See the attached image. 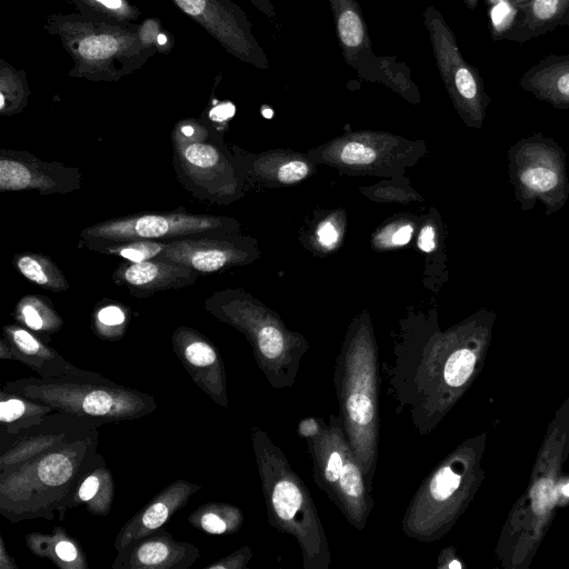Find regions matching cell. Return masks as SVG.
<instances>
[{"label": "cell", "instance_id": "1", "mask_svg": "<svg viewBox=\"0 0 569 569\" xmlns=\"http://www.w3.org/2000/svg\"><path fill=\"white\" fill-rule=\"evenodd\" d=\"M98 428L24 462L0 471V513L11 522L52 520L74 508L83 479L104 458L98 451Z\"/></svg>", "mask_w": 569, "mask_h": 569}, {"label": "cell", "instance_id": "2", "mask_svg": "<svg viewBox=\"0 0 569 569\" xmlns=\"http://www.w3.org/2000/svg\"><path fill=\"white\" fill-rule=\"evenodd\" d=\"M251 442L269 525L296 539L303 569H329V541L308 487L266 431L252 427Z\"/></svg>", "mask_w": 569, "mask_h": 569}, {"label": "cell", "instance_id": "3", "mask_svg": "<svg viewBox=\"0 0 569 569\" xmlns=\"http://www.w3.org/2000/svg\"><path fill=\"white\" fill-rule=\"evenodd\" d=\"M2 390L102 426L144 418L158 407L156 399L144 391L78 367L60 377H27L8 381Z\"/></svg>", "mask_w": 569, "mask_h": 569}, {"label": "cell", "instance_id": "4", "mask_svg": "<svg viewBox=\"0 0 569 569\" xmlns=\"http://www.w3.org/2000/svg\"><path fill=\"white\" fill-rule=\"evenodd\" d=\"M333 382L346 437L372 489L379 449L381 373L378 349L369 332L358 331L342 346Z\"/></svg>", "mask_w": 569, "mask_h": 569}, {"label": "cell", "instance_id": "5", "mask_svg": "<svg viewBox=\"0 0 569 569\" xmlns=\"http://www.w3.org/2000/svg\"><path fill=\"white\" fill-rule=\"evenodd\" d=\"M43 26L73 60L68 72L72 78L118 81L157 53L143 44L138 23L107 22L77 12L50 13L43 18Z\"/></svg>", "mask_w": 569, "mask_h": 569}, {"label": "cell", "instance_id": "6", "mask_svg": "<svg viewBox=\"0 0 569 569\" xmlns=\"http://www.w3.org/2000/svg\"><path fill=\"white\" fill-rule=\"evenodd\" d=\"M306 442L315 482L352 527L363 530L373 509L372 489L349 445L340 416L330 415L321 432Z\"/></svg>", "mask_w": 569, "mask_h": 569}, {"label": "cell", "instance_id": "7", "mask_svg": "<svg viewBox=\"0 0 569 569\" xmlns=\"http://www.w3.org/2000/svg\"><path fill=\"white\" fill-rule=\"evenodd\" d=\"M469 462L467 450L460 448L422 480L402 516L405 536L433 542L450 529L467 500Z\"/></svg>", "mask_w": 569, "mask_h": 569}, {"label": "cell", "instance_id": "8", "mask_svg": "<svg viewBox=\"0 0 569 569\" xmlns=\"http://www.w3.org/2000/svg\"><path fill=\"white\" fill-rule=\"evenodd\" d=\"M509 180L523 211L537 201L546 216L561 210L569 199L566 152L552 138L536 132L521 138L507 153Z\"/></svg>", "mask_w": 569, "mask_h": 569}, {"label": "cell", "instance_id": "9", "mask_svg": "<svg viewBox=\"0 0 569 569\" xmlns=\"http://www.w3.org/2000/svg\"><path fill=\"white\" fill-rule=\"evenodd\" d=\"M423 22L442 81L467 124L480 128L491 101L478 69L462 56L456 36L433 6L423 12Z\"/></svg>", "mask_w": 569, "mask_h": 569}, {"label": "cell", "instance_id": "10", "mask_svg": "<svg viewBox=\"0 0 569 569\" xmlns=\"http://www.w3.org/2000/svg\"><path fill=\"white\" fill-rule=\"evenodd\" d=\"M337 39L345 61L367 81L381 82L405 92L415 88L411 70L396 57H379L372 51L368 27L356 0H328Z\"/></svg>", "mask_w": 569, "mask_h": 569}, {"label": "cell", "instance_id": "11", "mask_svg": "<svg viewBox=\"0 0 569 569\" xmlns=\"http://www.w3.org/2000/svg\"><path fill=\"white\" fill-rule=\"evenodd\" d=\"M222 228V219L184 212L141 213L113 218L81 232L87 248L130 240L179 239L210 234Z\"/></svg>", "mask_w": 569, "mask_h": 569}, {"label": "cell", "instance_id": "12", "mask_svg": "<svg viewBox=\"0 0 569 569\" xmlns=\"http://www.w3.org/2000/svg\"><path fill=\"white\" fill-rule=\"evenodd\" d=\"M177 9L203 28L228 53L258 69L269 59L252 32L246 12L231 0H170Z\"/></svg>", "mask_w": 569, "mask_h": 569}, {"label": "cell", "instance_id": "13", "mask_svg": "<svg viewBox=\"0 0 569 569\" xmlns=\"http://www.w3.org/2000/svg\"><path fill=\"white\" fill-rule=\"evenodd\" d=\"M102 425L63 412H53L41 422L12 436L0 437V471L68 442Z\"/></svg>", "mask_w": 569, "mask_h": 569}, {"label": "cell", "instance_id": "14", "mask_svg": "<svg viewBox=\"0 0 569 569\" xmlns=\"http://www.w3.org/2000/svg\"><path fill=\"white\" fill-rule=\"evenodd\" d=\"M171 343L193 382L217 405L228 408L226 369L216 346L189 327L177 328Z\"/></svg>", "mask_w": 569, "mask_h": 569}, {"label": "cell", "instance_id": "15", "mask_svg": "<svg viewBox=\"0 0 569 569\" xmlns=\"http://www.w3.org/2000/svg\"><path fill=\"white\" fill-rule=\"evenodd\" d=\"M1 151L0 190L68 192L79 184V173L58 163H46L28 153Z\"/></svg>", "mask_w": 569, "mask_h": 569}, {"label": "cell", "instance_id": "16", "mask_svg": "<svg viewBox=\"0 0 569 569\" xmlns=\"http://www.w3.org/2000/svg\"><path fill=\"white\" fill-rule=\"evenodd\" d=\"M200 558L199 549L159 529L118 551L112 569H188Z\"/></svg>", "mask_w": 569, "mask_h": 569}, {"label": "cell", "instance_id": "17", "mask_svg": "<svg viewBox=\"0 0 569 569\" xmlns=\"http://www.w3.org/2000/svg\"><path fill=\"white\" fill-rule=\"evenodd\" d=\"M201 488V485L182 479L168 485L122 526L114 539V549L119 551L130 542L162 529Z\"/></svg>", "mask_w": 569, "mask_h": 569}, {"label": "cell", "instance_id": "18", "mask_svg": "<svg viewBox=\"0 0 569 569\" xmlns=\"http://www.w3.org/2000/svg\"><path fill=\"white\" fill-rule=\"evenodd\" d=\"M198 272L173 262L150 259L121 264L113 281L129 289L136 298H147L157 291L181 289L196 282Z\"/></svg>", "mask_w": 569, "mask_h": 569}, {"label": "cell", "instance_id": "19", "mask_svg": "<svg viewBox=\"0 0 569 569\" xmlns=\"http://www.w3.org/2000/svg\"><path fill=\"white\" fill-rule=\"evenodd\" d=\"M154 259L181 264L198 273H212L237 259V252L226 241L198 234L169 240L164 251Z\"/></svg>", "mask_w": 569, "mask_h": 569}, {"label": "cell", "instance_id": "20", "mask_svg": "<svg viewBox=\"0 0 569 569\" xmlns=\"http://www.w3.org/2000/svg\"><path fill=\"white\" fill-rule=\"evenodd\" d=\"M519 86L556 109H569V53L541 59L522 74Z\"/></svg>", "mask_w": 569, "mask_h": 569}, {"label": "cell", "instance_id": "21", "mask_svg": "<svg viewBox=\"0 0 569 569\" xmlns=\"http://www.w3.org/2000/svg\"><path fill=\"white\" fill-rule=\"evenodd\" d=\"M2 338L10 347L14 359L29 367L38 377H60L76 367L54 348L21 326H4Z\"/></svg>", "mask_w": 569, "mask_h": 569}, {"label": "cell", "instance_id": "22", "mask_svg": "<svg viewBox=\"0 0 569 569\" xmlns=\"http://www.w3.org/2000/svg\"><path fill=\"white\" fill-rule=\"evenodd\" d=\"M518 6L517 20L505 40L525 43L569 24V0H528Z\"/></svg>", "mask_w": 569, "mask_h": 569}, {"label": "cell", "instance_id": "23", "mask_svg": "<svg viewBox=\"0 0 569 569\" xmlns=\"http://www.w3.org/2000/svg\"><path fill=\"white\" fill-rule=\"evenodd\" d=\"M26 545L33 555L49 559L60 569L89 568L80 542L62 527H54L50 533L31 532L26 537Z\"/></svg>", "mask_w": 569, "mask_h": 569}, {"label": "cell", "instance_id": "24", "mask_svg": "<svg viewBox=\"0 0 569 569\" xmlns=\"http://www.w3.org/2000/svg\"><path fill=\"white\" fill-rule=\"evenodd\" d=\"M57 412L52 407L18 395L0 391V437L12 436Z\"/></svg>", "mask_w": 569, "mask_h": 569}, {"label": "cell", "instance_id": "25", "mask_svg": "<svg viewBox=\"0 0 569 569\" xmlns=\"http://www.w3.org/2000/svg\"><path fill=\"white\" fill-rule=\"evenodd\" d=\"M116 493V482L106 460L96 467L80 483L74 507L83 503L93 516H108Z\"/></svg>", "mask_w": 569, "mask_h": 569}, {"label": "cell", "instance_id": "26", "mask_svg": "<svg viewBox=\"0 0 569 569\" xmlns=\"http://www.w3.org/2000/svg\"><path fill=\"white\" fill-rule=\"evenodd\" d=\"M243 512L226 502L201 505L188 517V522L196 529L212 536L233 535L243 525Z\"/></svg>", "mask_w": 569, "mask_h": 569}, {"label": "cell", "instance_id": "27", "mask_svg": "<svg viewBox=\"0 0 569 569\" xmlns=\"http://www.w3.org/2000/svg\"><path fill=\"white\" fill-rule=\"evenodd\" d=\"M31 94L27 72L0 59V112L3 116L19 113L28 104Z\"/></svg>", "mask_w": 569, "mask_h": 569}, {"label": "cell", "instance_id": "28", "mask_svg": "<svg viewBox=\"0 0 569 569\" xmlns=\"http://www.w3.org/2000/svg\"><path fill=\"white\" fill-rule=\"evenodd\" d=\"M83 17L113 23H136L141 11L130 0H66Z\"/></svg>", "mask_w": 569, "mask_h": 569}, {"label": "cell", "instance_id": "29", "mask_svg": "<svg viewBox=\"0 0 569 569\" xmlns=\"http://www.w3.org/2000/svg\"><path fill=\"white\" fill-rule=\"evenodd\" d=\"M17 270L31 282L51 291H64L69 284L58 269L48 258L32 252H24L14 258Z\"/></svg>", "mask_w": 569, "mask_h": 569}, {"label": "cell", "instance_id": "30", "mask_svg": "<svg viewBox=\"0 0 569 569\" xmlns=\"http://www.w3.org/2000/svg\"><path fill=\"white\" fill-rule=\"evenodd\" d=\"M16 319L30 330L46 335L58 332L63 325L54 309L37 296H27L19 301Z\"/></svg>", "mask_w": 569, "mask_h": 569}, {"label": "cell", "instance_id": "31", "mask_svg": "<svg viewBox=\"0 0 569 569\" xmlns=\"http://www.w3.org/2000/svg\"><path fill=\"white\" fill-rule=\"evenodd\" d=\"M168 241L130 240L88 247L100 253L114 254L131 262H142L157 258L167 248Z\"/></svg>", "mask_w": 569, "mask_h": 569}, {"label": "cell", "instance_id": "32", "mask_svg": "<svg viewBox=\"0 0 569 569\" xmlns=\"http://www.w3.org/2000/svg\"><path fill=\"white\" fill-rule=\"evenodd\" d=\"M127 312L119 305H106L93 316V330L102 339L117 340L124 333Z\"/></svg>", "mask_w": 569, "mask_h": 569}, {"label": "cell", "instance_id": "33", "mask_svg": "<svg viewBox=\"0 0 569 569\" xmlns=\"http://www.w3.org/2000/svg\"><path fill=\"white\" fill-rule=\"evenodd\" d=\"M488 8L491 38L496 41L502 40L517 20L519 6L509 0H502Z\"/></svg>", "mask_w": 569, "mask_h": 569}, {"label": "cell", "instance_id": "34", "mask_svg": "<svg viewBox=\"0 0 569 569\" xmlns=\"http://www.w3.org/2000/svg\"><path fill=\"white\" fill-rule=\"evenodd\" d=\"M140 39L143 44L157 53L168 54L173 48V37L156 18H146L138 23Z\"/></svg>", "mask_w": 569, "mask_h": 569}, {"label": "cell", "instance_id": "35", "mask_svg": "<svg viewBox=\"0 0 569 569\" xmlns=\"http://www.w3.org/2000/svg\"><path fill=\"white\" fill-rule=\"evenodd\" d=\"M341 160L347 164H368L375 158V151L359 142H349L341 150Z\"/></svg>", "mask_w": 569, "mask_h": 569}, {"label": "cell", "instance_id": "36", "mask_svg": "<svg viewBox=\"0 0 569 569\" xmlns=\"http://www.w3.org/2000/svg\"><path fill=\"white\" fill-rule=\"evenodd\" d=\"M252 551L250 547L246 546L239 550L228 555L218 561L206 566V569H247L251 560Z\"/></svg>", "mask_w": 569, "mask_h": 569}, {"label": "cell", "instance_id": "37", "mask_svg": "<svg viewBox=\"0 0 569 569\" xmlns=\"http://www.w3.org/2000/svg\"><path fill=\"white\" fill-rule=\"evenodd\" d=\"M308 173V166L302 161H291L283 164L278 172L281 182L291 183L301 180Z\"/></svg>", "mask_w": 569, "mask_h": 569}, {"label": "cell", "instance_id": "38", "mask_svg": "<svg viewBox=\"0 0 569 569\" xmlns=\"http://www.w3.org/2000/svg\"><path fill=\"white\" fill-rule=\"evenodd\" d=\"M325 426V420L321 418L309 417L302 419L299 425L297 432L305 440L318 436Z\"/></svg>", "mask_w": 569, "mask_h": 569}, {"label": "cell", "instance_id": "39", "mask_svg": "<svg viewBox=\"0 0 569 569\" xmlns=\"http://www.w3.org/2000/svg\"><path fill=\"white\" fill-rule=\"evenodd\" d=\"M418 246L426 252H430L435 248V230L431 226H427L421 230Z\"/></svg>", "mask_w": 569, "mask_h": 569}, {"label": "cell", "instance_id": "40", "mask_svg": "<svg viewBox=\"0 0 569 569\" xmlns=\"http://www.w3.org/2000/svg\"><path fill=\"white\" fill-rule=\"evenodd\" d=\"M318 236L323 244L331 246L337 239V231L330 222H326L320 226Z\"/></svg>", "mask_w": 569, "mask_h": 569}, {"label": "cell", "instance_id": "41", "mask_svg": "<svg viewBox=\"0 0 569 569\" xmlns=\"http://www.w3.org/2000/svg\"><path fill=\"white\" fill-rule=\"evenodd\" d=\"M0 568L1 569H17L18 565L14 559L7 552L6 543L2 536H0Z\"/></svg>", "mask_w": 569, "mask_h": 569}, {"label": "cell", "instance_id": "42", "mask_svg": "<svg viewBox=\"0 0 569 569\" xmlns=\"http://www.w3.org/2000/svg\"><path fill=\"white\" fill-rule=\"evenodd\" d=\"M250 1L260 12H262L269 19L276 18V10L271 0H248Z\"/></svg>", "mask_w": 569, "mask_h": 569}, {"label": "cell", "instance_id": "43", "mask_svg": "<svg viewBox=\"0 0 569 569\" xmlns=\"http://www.w3.org/2000/svg\"><path fill=\"white\" fill-rule=\"evenodd\" d=\"M412 228L410 226L401 227L392 237L396 244H405L410 240Z\"/></svg>", "mask_w": 569, "mask_h": 569}, {"label": "cell", "instance_id": "44", "mask_svg": "<svg viewBox=\"0 0 569 569\" xmlns=\"http://www.w3.org/2000/svg\"><path fill=\"white\" fill-rule=\"evenodd\" d=\"M0 358L6 360H16L10 347L3 338L0 340Z\"/></svg>", "mask_w": 569, "mask_h": 569}, {"label": "cell", "instance_id": "45", "mask_svg": "<svg viewBox=\"0 0 569 569\" xmlns=\"http://www.w3.org/2000/svg\"><path fill=\"white\" fill-rule=\"evenodd\" d=\"M462 1L468 7V9L473 10L477 8L479 0H462Z\"/></svg>", "mask_w": 569, "mask_h": 569}, {"label": "cell", "instance_id": "46", "mask_svg": "<svg viewBox=\"0 0 569 569\" xmlns=\"http://www.w3.org/2000/svg\"><path fill=\"white\" fill-rule=\"evenodd\" d=\"M562 492L569 497V482L566 486H563Z\"/></svg>", "mask_w": 569, "mask_h": 569}, {"label": "cell", "instance_id": "47", "mask_svg": "<svg viewBox=\"0 0 569 569\" xmlns=\"http://www.w3.org/2000/svg\"><path fill=\"white\" fill-rule=\"evenodd\" d=\"M499 1H502V0H485V2L488 4V7L495 4Z\"/></svg>", "mask_w": 569, "mask_h": 569}, {"label": "cell", "instance_id": "48", "mask_svg": "<svg viewBox=\"0 0 569 569\" xmlns=\"http://www.w3.org/2000/svg\"><path fill=\"white\" fill-rule=\"evenodd\" d=\"M509 1H511L515 4H521V3L527 2L528 0H509Z\"/></svg>", "mask_w": 569, "mask_h": 569}, {"label": "cell", "instance_id": "49", "mask_svg": "<svg viewBox=\"0 0 569 569\" xmlns=\"http://www.w3.org/2000/svg\"><path fill=\"white\" fill-rule=\"evenodd\" d=\"M263 114H264V117L270 118V117H272V111L268 109L263 112Z\"/></svg>", "mask_w": 569, "mask_h": 569}]
</instances>
